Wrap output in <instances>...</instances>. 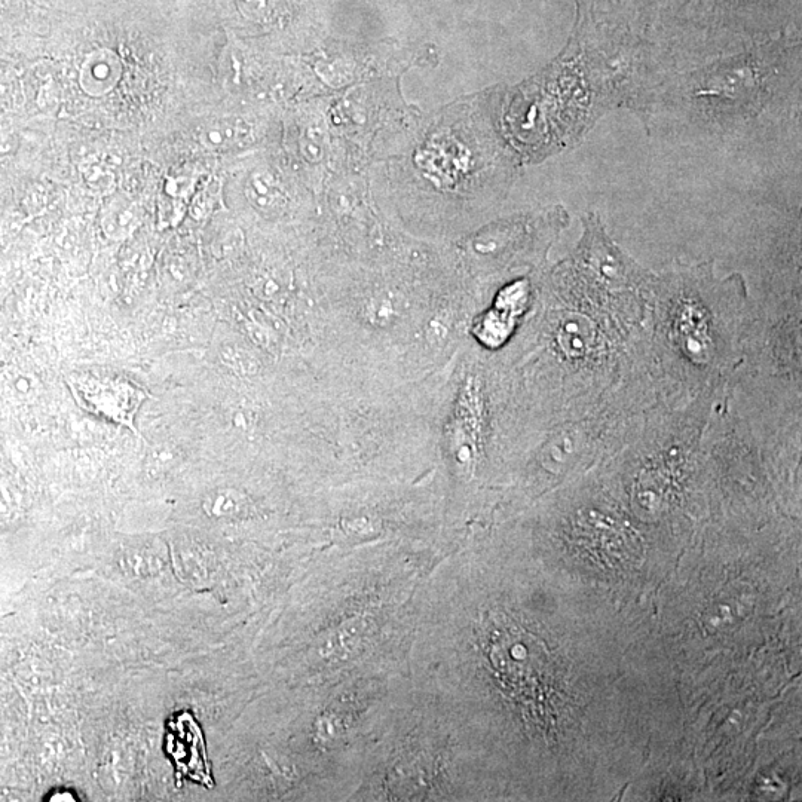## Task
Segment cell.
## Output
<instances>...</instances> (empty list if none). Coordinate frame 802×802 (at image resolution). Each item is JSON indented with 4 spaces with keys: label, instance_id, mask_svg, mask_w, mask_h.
Listing matches in <instances>:
<instances>
[{
    "label": "cell",
    "instance_id": "6da1fadb",
    "mask_svg": "<svg viewBox=\"0 0 802 802\" xmlns=\"http://www.w3.org/2000/svg\"><path fill=\"white\" fill-rule=\"evenodd\" d=\"M801 39L783 32L667 73L638 112L648 136L675 145L743 149L800 125Z\"/></svg>",
    "mask_w": 802,
    "mask_h": 802
},
{
    "label": "cell",
    "instance_id": "7a4b0ae2",
    "mask_svg": "<svg viewBox=\"0 0 802 802\" xmlns=\"http://www.w3.org/2000/svg\"><path fill=\"white\" fill-rule=\"evenodd\" d=\"M713 263L675 265L655 275L654 363L690 396L713 391L736 367L748 293L742 275L718 278Z\"/></svg>",
    "mask_w": 802,
    "mask_h": 802
},
{
    "label": "cell",
    "instance_id": "3957f363",
    "mask_svg": "<svg viewBox=\"0 0 802 802\" xmlns=\"http://www.w3.org/2000/svg\"><path fill=\"white\" fill-rule=\"evenodd\" d=\"M504 107L508 139L532 159L572 149L624 94L611 64L572 35L565 50L510 94Z\"/></svg>",
    "mask_w": 802,
    "mask_h": 802
},
{
    "label": "cell",
    "instance_id": "277c9868",
    "mask_svg": "<svg viewBox=\"0 0 802 802\" xmlns=\"http://www.w3.org/2000/svg\"><path fill=\"white\" fill-rule=\"evenodd\" d=\"M67 387L87 412L128 428L139 436L136 415L148 400V393L133 382L94 373H75L66 378Z\"/></svg>",
    "mask_w": 802,
    "mask_h": 802
},
{
    "label": "cell",
    "instance_id": "5b68a950",
    "mask_svg": "<svg viewBox=\"0 0 802 802\" xmlns=\"http://www.w3.org/2000/svg\"><path fill=\"white\" fill-rule=\"evenodd\" d=\"M491 661L502 679H508L513 688L526 694L529 688L540 687L549 676V657L543 642L528 635L513 624L495 627L491 635Z\"/></svg>",
    "mask_w": 802,
    "mask_h": 802
},
{
    "label": "cell",
    "instance_id": "8992f818",
    "mask_svg": "<svg viewBox=\"0 0 802 802\" xmlns=\"http://www.w3.org/2000/svg\"><path fill=\"white\" fill-rule=\"evenodd\" d=\"M220 360L229 369L234 372L241 373V375H249L257 370V361L251 357L250 352L240 350L237 347L223 348L220 351Z\"/></svg>",
    "mask_w": 802,
    "mask_h": 802
},
{
    "label": "cell",
    "instance_id": "52a82bcc",
    "mask_svg": "<svg viewBox=\"0 0 802 802\" xmlns=\"http://www.w3.org/2000/svg\"><path fill=\"white\" fill-rule=\"evenodd\" d=\"M177 456H179V449L176 446L170 445V443H159V445L152 446L148 461L149 464L158 468L167 467L176 461Z\"/></svg>",
    "mask_w": 802,
    "mask_h": 802
},
{
    "label": "cell",
    "instance_id": "ba28073f",
    "mask_svg": "<svg viewBox=\"0 0 802 802\" xmlns=\"http://www.w3.org/2000/svg\"><path fill=\"white\" fill-rule=\"evenodd\" d=\"M9 391H11L15 397H24V399H27V397H33L38 393V384H36L32 376L24 375V373H17V375L9 379Z\"/></svg>",
    "mask_w": 802,
    "mask_h": 802
}]
</instances>
